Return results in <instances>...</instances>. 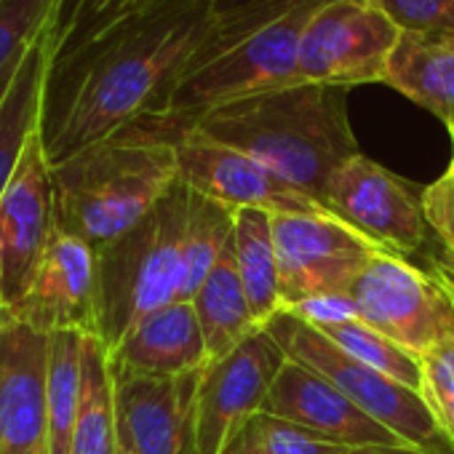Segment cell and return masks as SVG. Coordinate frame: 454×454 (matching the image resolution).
<instances>
[{
    "instance_id": "8992f818",
    "label": "cell",
    "mask_w": 454,
    "mask_h": 454,
    "mask_svg": "<svg viewBox=\"0 0 454 454\" xmlns=\"http://www.w3.org/2000/svg\"><path fill=\"white\" fill-rule=\"evenodd\" d=\"M265 329L286 353V358L326 377L345 398H350L380 425L390 427L409 446L427 454H454L419 390H411L387 374L358 364L318 329L289 313H281Z\"/></svg>"
},
{
    "instance_id": "484cf974",
    "label": "cell",
    "mask_w": 454,
    "mask_h": 454,
    "mask_svg": "<svg viewBox=\"0 0 454 454\" xmlns=\"http://www.w3.org/2000/svg\"><path fill=\"white\" fill-rule=\"evenodd\" d=\"M324 337H329L342 353L356 358L364 366H372L390 380L419 390L422 387V364L414 353L403 350L393 340H387L382 332L372 329L364 321H345L318 329Z\"/></svg>"
},
{
    "instance_id": "5b68a950",
    "label": "cell",
    "mask_w": 454,
    "mask_h": 454,
    "mask_svg": "<svg viewBox=\"0 0 454 454\" xmlns=\"http://www.w3.org/2000/svg\"><path fill=\"white\" fill-rule=\"evenodd\" d=\"M187 187L179 182L139 224L97 252L99 340L113 350L139 321L179 300Z\"/></svg>"
},
{
    "instance_id": "44dd1931",
    "label": "cell",
    "mask_w": 454,
    "mask_h": 454,
    "mask_svg": "<svg viewBox=\"0 0 454 454\" xmlns=\"http://www.w3.org/2000/svg\"><path fill=\"white\" fill-rule=\"evenodd\" d=\"M190 302L203 332L208 364L233 353L247 337L260 332L233 260V247L214 265V270L206 276V281L200 284Z\"/></svg>"
},
{
    "instance_id": "52a82bcc",
    "label": "cell",
    "mask_w": 454,
    "mask_h": 454,
    "mask_svg": "<svg viewBox=\"0 0 454 454\" xmlns=\"http://www.w3.org/2000/svg\"><path fill=\"white\" fill-rule=\"evenodd\" d=\"M358 321L422 358L454 334V300L446 286L406 257L380 249L350 286Z\"/></svg>"
},
{
    "instance_id": "4dcf8cb0",
    "label": "cell",
    "mask_w": 454,
    "mask_h": 454,
    "mask_svg": "<svg viewBox=\"0 0 454 454\" xmlns=\"http://www.w3.org/2000/svg\"><path fill=\"white\" fill-rule=\"evenodd\" d=\"M401 33L454 35V0H372Z\"/></svg>"
},
{
    "instance_id": "e575fe53",
    "label": "cell",
    "mask_w": 454,
    "mask_h": 454,
    "mask_svg": "<svg viewBox=\"0 0 454 454\" xmlns=\"http://www.w3.org/2000/svg\"><path fill=\"white\" fill-rule=\"evenodd\" d=\"M22 57H25V54H22ZM20 62H22V59H20ZM20 62H14L9 70L0 73V107H4V102H6V97H9V91H12V83H14V78H17Z\"/></svg>"
},
{
    "instance_id": "836d02e7",
    "label": "cell",
    "mask_w": 454,
    "mask_h": 454,
    "mask_svg": "<svg viewBox=\"0 0 454 454\" xmlns=\"http://www.w3.org/2000/svg\"><path fill=\"white\" fill-rule=\"evenodd\" d=\"M430 268H433V276L446 286V292H449L451 300H454V262L443 254V257H433Z\"/></svg>"
},
{
    "instance_id": "ffe728a7",
    "label": "cell",
    "mask_w": 454,
    "mask_h": 454,
    "mask_svg": "<svg viewBox=\"0 0 454 454\" xmlns=\"http://www.w3.org/2000/svg\"><path fill=\"white\" fill-rule=\"evenodd\" d=\"M57 17V14H54ZM54 59V20L27 46L12 91L0 107V198L6 195L30 137L41 129L43 91Z\"/></svg>"
},
{
    "instance_id": "d590c367",
    "label": "cell",
    "mask_w": 454,
    "mask_h": 454,
    "mask_svg": "<svg viewBox=\"0 0 454 454\" xmlns=\"http://www.w3.org/2000/svg\"><path fill=\"white\" fill-rule=\"evenodd\" d=\"M222 454H260V451H257V449L252 446V441H249V438H247L244 433H239V438H236V441H233L231 446H227V449H224Z\"/></svg>"
},
{
    "instance_id": "277c9868",
    "label": "cell",
    "mask_w": 454,
    "mask_h": 454,
    "mask_svg": "<svg viewBox=\"0 0 454 454\" xmlns=\"http://www.w3.org/2000/svg\"><path fill=\"white\" fill-rule=\"evenodd\" d=\"M57 227L91 249L139 224L176 184V145L153 118L51 166Z\"/></svg>"
},
{
    "instance_id": "6da1fadb",
    "label": "cell",
    "mask_w": 454,
    "mask_h": 454,
    "mask_svg": "<svg viewBox=\"0 0 454 454\" xmlns=\"http://www.w3.org/2000/svg\"><path fill=\"white\" fill-rule=\"evenodd\" d=\"M211 27V0H145L54 57L41 139L51 166L158 115Z\"/></svg>"
},
{
    "instance_id": "e0dca14e",
    "label": "cell",
    "mask_w": 454,
    "mask_h": 454,
    "mask_svg": "<svg viewBox=\"0 0 454 454\" xmlns=\"http://www.w3.org/2000/svg\"><path fill=\"white\" fill-rule=\"evenodd\" d=\"M198 380L200 372L187 377H142L113 369L118 430L137 454H195Z\"/></svg>"
},
{
    "instance_id": "9c48e42d",
    "label": "cell",
    "mask_w": 454,
    "mask_h": 454,
    "mask_svg": "<svg viewBox=\"0 0 454 454\" xmlns=\"http://www.w3.org/2000/svg\"><path fill=\"white\" fill-rule=\"evenodd\" d=\"M398 38L401 30L372 0H332L302 35L300 78L340 89L382 83Z\"/></svg>"
},
{
    "instance_id": "d6a6232c",
    "label": "cell",
    "mask_w": 454,
    "mask_h": 454,
    "mask_svg": "<svg viewBox=\"0 0 454 454\" xmlns=\"http://www.w3.org/2000/svg\"><path fill=\"white\" fill-rule=\"evenodd\" d=\"M289 316L300 318L302 324L321 329L332 324H345V321H358V310L350 294L345 292H332V294H316L308 297L286 310Z\"/></svg>"
},
{
    "instance_id": "8d00e7d4",
    "label": "cell",
    "mask_w": 454,
    "mask_h": 454,
    "mask_svg": "<svg viewBox=\"0 0 454 454\" xmlns=\"http://www.w3.org/2000/svg\"><path fill=\"white\" fill-rule=\"evenodd\" d=\"M350 454H427L419 449H372V451H350Z\"/></svg>"
},
{
    "instance_id": "f546056e",
    "label": "cell",
    "mask_w": 454,
    "mask_h": 454,
    "mask_svg": "<svg viewBox=\"0 0 454 454\" xmlns=\"http://www.w3.org/2000/svg\"><path fill=\"white\" fill-rule=\"evenodd\" d=\"M422 398L454 451V334L430 348L422 358Z\"/></svg>"
},
{
    "instance_id": "3957f363",
    "label": "cell",
    "mask_w": 454,
    "mask_h": 454,
    "mask_svg": "<svg viewBox=\"0 0 454 454\" xmlns=\"http://www.w3.org/2000/svg\"><path fill=\"white\" fill-rule=\"evenodd\" d=\"M348 94L350 89L297 81L211 107L184 129L254 158L321 203L329 176L361 153Z\"/></svg>"
},
{
    "instance_id": "ac0fdd59",
    "label": "cell",
    "mask_w": 454,
    "mask_h": 454,
    "mask_svg": "<svg viewBox=\"0 0 454 454\" xmlns=\"http://www.w3.org/2000/svg\"><path fill=\"white\" fill-rule=\"evenodd\" d=\"M113 369L142 377H187L208 366L192 302L176 300L139 321L113 350Z\"/></svg>"
},
{
    "instance_id": "cb8c5ba5",
    "label": "cell",
    "mask_w": 454,
    "mask_h": 454,
    "mask_svg": "<svg viewBox=\"0 0 454 454\" xmlns=\"http://www.w3.org/2000/svg\"><path fill=\"white\" fill-rule=\"evenodd\" d=\"M187 187V184H184ZM236 211L187 187V211L182 227V289L179 300L190 302L214 265L233 241Z\"/></svg>"
},
{
    "instance_id": "4fadbf2b",
    "label": "cell",
    "mask_w": 454,
    "mask_h": 454,
    "mask_svg": "<svg viewBox=\"0 0 454 454\" xmlns=\"http://www.w3.org/2000/svg\"><path fill=\"white\" fill-rule=\"evenodd\" d=\"M174 145L179 160V182L227 208H262L276 216L329 214L316 198L292 187L254 158L211 142L198 131H176Z\"/></svg>"
},
{
    "instance_id": "7402d4cb",
    "label": "cell",
    "mask_w": 454,
    "mask_h": 454,
    "mask_svg": "<svg viewBox=\"0 0 454 454\" xmlns=\"http://www.w3.org/2000/svg\"><path fill=\"white\" fill-rule=\"evenodd\" d=\"M231 247L254 321L260 329H265L284 313L273 214L262 208H239Z\"/></svg>"
},
{
    "instance_id": "d4e9b609",
    "label": "cell",
    "mask_w": 454,
    "mask_h": 454,
    "mask_svg": "<svg viewBox=\"0 0 454 454\" xmlns=\"http://www.w3.org/2000/svg\"><path fill=\"white\" fill-rule=\"evenodd\" d=\"M83 337L81 332L49 334L46 411L49 454H70L83 395Z\"/></svg>"
},
{
    "instance_id": "d6986e66",
    "label": "cell",
    "mask_w": 454,
    "mask_h": 454,
    "mask_svg": "<svg viewBox=\"0 0 454 454\" xmlns=\"http://www.w3.org/2000/svg\"><path fill=\"white\" fill-rule=\"evenodd\" d=\"M385 86L395 89L446 129L454 126V35L401 33L385 70Z\"/></svg>"
},
{
    "instance_id": "74e56055",
    "label": "cell",
    "mask_w": 454,
    "mask_h": 454,
    "mask_svg": "<svg viewBox=\"0 0 454 454\" xmlns=\"http://www.w3.org/2000/svg\"><path fill=\"white\" fill-rule=\"evenodd\" d=\"M115 454H137V451H134V446L129 443V438H126L121 430H118V451H115Z\"/></svg>"
},
{
    "instance_id": "4316f807",
    "label": "cell",
    "mask_w": 454,
    "mask_h": 454,
    "mask_svg": "<svg viewBox=\"0 0 454 454\" xmlns=\"http://www.w3.org/2000/svg\"><path fill=\"white\" fill-rule=\"evenodd\" d=\"M145 0H59L54 17V57H62L142 6Z\"/></svg>"
},
{
    "instance_id": "2e32d148",
    "label": "cell",
    "mask_w": 454,
    "mask_h": 454,
    "mask_svg": "<svg viewBox=\"0 0 454 454\" xmlns=\"http://www.w3.org/2000/svg\"><path fill=\"white\" fill-rule=\"evenodd\" d=\"M49 334L20 321L0 332V454H49Z\"/></svg>"
},
{
    "instance_id": "f35d334b",
    "label": "cell",
    "mask_w": 454,
    "mask_h": 454,
    "mask_svg": "<svg viewBox=\"0 0 454 454\" xmlns=\"http://www.w3.org/2000/svg\"><path fill=\"white\" fill-rule=\"evenodd\" d=\"M9 324V316H6V310H4V305H0V332H4V326Z\"/></svg>"
},
{
    "instance_id": "7a4b0ae2",
    "label": "cell",
    "mask_w": 454,
    "mask_h": 454,
    "mask_svg": "<svg viewBox=\"0 0 454 454\" xmlns=\"http://www.w3.org/2000/svg\"><path fill=\"white\" fill-rule=\"evenodd\" d=\"M332 0H211V27L158 115L168 134L224 102L302 81L300 43Z\"/></svg>"
},
{
    "instance_id": "83f0119b",
    "label": "cell",
    "mask_w": 454,
    "mask_h": 454,
    "mask_svg": "<svg viewBox=\"0 0 454 454\" xmlns=\"http://www.w3.org/2000/svg\"><path fill=\"white\" fill-rule=\"evenodd\" d=\"M57 9L59 0H0V73L22 59Z\"/></svg>"
},
{
    "instance_id": "8fae6325",
    "label": "cell",
    "mask_w": 454,
    "mask_h": 454,
    "mask_svg": "<svg viewBox=\"0 0 454 454\" xmlns=\"http://www.w3.org/2000/svg\"><path fill=\"white\" fill-rule=\"evenodd\" d=\"M284 313L316 294L345 292L380 252L334 214H273Z\"/></svg>"
},
{
    "instance_id": "7c38bea8",
    "label": "cell",
    "mask_w": 454,
    "mask_h": 454,
    "mask_svg": "<svg viewBox=\"0 0 454 454\" xmlns=\"http://www.w3.org/2000/svg\"><path fill=\"white\" fill-rule=\"evenodd\" d=\"M54 233L51 163L38 129L25 147L6 195L0 198V305L6 316L33 286Z\"/></svg>"
},
{
    "instance_id": "1f68e13d",
    "label": "cell",
    "mask_w": 454,
    "mask_h": 454,
    "mask_svg": "<svg viewBox=\"0 0 454 454\" xmlns=\"http://www.w3.org/2000/svg\"><path fill=\"white\" fill-rule=\"evenodd\" d=\"M422 208L427 227L438 236L446 257L454 262V155L446 171L422 190Z\"/></svg>"
},
{
    "instance_id": "ab89813d",
    "label": "cell",
    "mask_w": 454,
    "mask_h": 454,
    "mask_svg": "<svg viewBox=\"0 0 454 454\" xmlns=\"http://www.w3.org/2000/svg\"><path fill=\"white\" fill-rule=\"evenodd\" d=\"M449 137H451V145H454V126L449 129Z\"/></svg>"
},
{
    "instance_id": "ba28073f",
    "label": "cell",
    "mask_w": 454,
    "mask_h": 454,
    "mask_svg": "<svg viewBox=\"0 0 454 454\" xmlns=\"http://www.w3.org/2000/svg\"><path fill=\"white\" fill-rule=\"evenodd\" d=\"M422 190L358 153L329 176L321 206L380 249L411 257L427 241Z\"/></svg>"
},
{
    "instance_id": "603a6c76",
    "label": "cell",
    "mask_w": 454,
    "mask_h": 454,
    "mask_svg": "<svg viewBox=\"0 0 454 454\" xmlns=\"http://www.w3.org/2000/svg\"><path fill=\"white\" fill-rule=\"evenodd\" d=\"M118 411L110 369V348L97 337H83V395L70 454H115Z\"/></svg>"
},
{
    "instance_id": "5bb4252c",
    "label": "cell",
    "mask_w": 454,
    "mask_h": 454,
    "mask_svg": "<svg viewBox=\"0 0 454 454\" xmlns=\"http://www.w3.org/2000/svg\"><path fill=\"white\" fill-rule=\"evenodd\" d=\"M9 321L43 334L81 332L99 337L97 249L57 227L33 286L9 313Z\"/></svg>"
},
{
    "instance_id": "30bf717a",
    "label": "cell",
    "mask_w": 454,
    "mask_h": 454,
    "mask_svg": "<svg viewBox=\"0 0 454 454\" xmlns=\"http://www.w3.org/2000/svg\"><path fill=\"white\" fill-rule=\"evenodd\" d=\"M286 353L268 329L247 337L233 353L208 364L195 390V454H222L265 411Z\"/></svg>"
},
{
    "instance_id": "f1b7e54d",
    "label": "cell",
    "mask_w": 454,
    "mask_h": 454,
    "mask_svg": "<svg viewBox=\"0 0 454 454\" xmlns=\"http://www.w3.org/2000/svg\"><path fill=\"white\" fill-rule=\"evenodd\" d=\"M241 433L260 454H350V449L268 411H260Z\"/></svg>"
},
{
    "instance_id": "9a60e30c",
    "label": "cell",
    "mask_w": 454,
    "mask_h": 454,
    "mask_svg": "<svg viewBox=\"0 0 454 454\" xmlns=\"http://www.w3.org/2000/svg\"><path fill=\"white\" fill-rule=\"evenodd\" d=\"M265 411L286 422H294L350 451L414 449L390 427L380 425L366 411H361L326 377L292 358L284 361L270 387Z\"/></svg>"
}]
</instances>
